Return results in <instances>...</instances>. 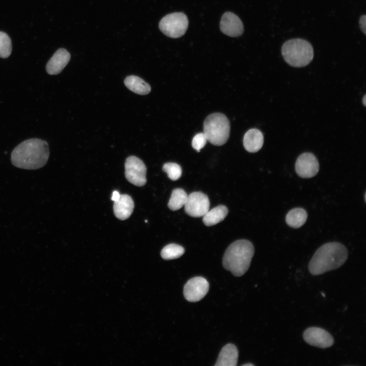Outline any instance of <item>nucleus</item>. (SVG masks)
<instances>
[{"label": "nucleus", "mask_w": 366, "mask_h": 366, "mask_svg": "<svg viewBox=\"0 0 366 366\" xmlns=\"http://www.w3.org/2000/svg\"><path fill=\"white\" fill-rule=\"evenodd\" d=\"M49 156V146L47 142L32 138L23 141L13 149L11 160L16 167L35 170L43 167Z\"/></svg>", "instance_id": "1"}, {"label": "nucleus", "mask_w": 366, "mask_h": 366, "mask_svg": "<svg viewBox=\"0 0 366 366\" xmlns=\"http://www.w3.org/2000/svg\"><path fill=\"white\" fill-rule=\"evenodd\" d=\"M348 258V251L342 243L328 242L321 246L309 264L310 272L314 276L323 274L341 267Z\"/></svg>", "instance_id": "2"}, {"label": "nucleus", "mask_w": 366, "mask_h": 366, "mask_svg": "<svg viewBox=\"0 0 366 366\" xmlns=\"http://www.w3.org/2000/svg\"><path fill=\"white\" fill-rule=\"evenodd\" d=\"M254 251L251 241L246 239L235 241L227 248L224 254L223 267L234 276L243 275L250 267Z\"/></svg>", "instance_id": "3"}, {"label": "nucleus", "mask_w": 366, "mask_h": 366, "mask_svg": "<svg viewBox=\"0 0 366 366\" xmlns=\"http://www.w3.org/2000/svg\"><path fill=\"white\" fill-rule=\"evenodd\" d=\"M285 61L293 67H303L309 65L314 56L313 48L307 41L293 39L285 42L282 47Z\"/></svg>", "instance_id": "4"}, {"label": "nucleus", "mask_w": 366, "mask_h": 366, "mask_svg": "<svg viewBox=\"0 0 366 366\" xmlns=\"http://www.w3.org/2000/svg\"><path fill=\"white\" fill-rule=\"evenodd\" d=\"M230 125L228 118L221 113L209 115L203 123V133L207 140L213 145L221 146L228 140Z\"/></svg>", "instance_id": "5"}, {"label": "nucleus", "mask_w": 366, "mask_h": 366, "mask_svg": "<svg viewBox=\"0 0 366 366\" xmlns=\"http://www.w3.org/2000/svg\"><path fill=\"white\" fill-rule=\"evenodd\" d=\"M187 16L182 12H175L164 16L160 21V30L166 36L177 38L183 36L188 26Z\"/></svg>", "instance_id": "6"}, {"label": "nucleus", "mask_w": 366, "mask_h": 366, "mask_svg": "<svg viewBox=\"0 0 366 366\" xmlns=\"http://www.w3.org/2000/svg\"><path fill=\"white\" fill-rule=\"evenodd\" d=\"M126 179L135 186L141 187L146 182V167L143 162L135 156L127 158L125 164Z\"/></svg>", "instance_id": "7"}, {"label": "nucleus", "mask_w": 366, "mask_h": 366, "mask_svg": "<svg viewBox=\"0 0 366 366\" xmlns=\"http://www.w3.org/2000/svg\"><path fill=\"white\" fill-rule=\"evenodd\" d=\"M184 206L187 214L198 218L203 217L209 210L210 203L206 195L201 192H195L188 195Z\"/></svg>", "instance_id": "8"}, {"label": "nucleus", "mask_w": 366, "mask_h": 366, "mask_svg": "<svg viewBox=\"0 0 366 366\" xmlns=\"http://www.w3.org/2000/svg\"><path fill=\"white\" fill-rule=\"evenodd\" d=\"M209 289L207 281L201 277H196L190 279L184 287V295L190 302H197L202 299Z\"/></svg>", "instance_id": "9"}, {"label": "nucleus", "mask_w": 366, "mask_h": 366, "mask_svg": "<svg viewBox=\"0 0 366 366\" xmlns=\"http://www.w3.org/2000/svg\"><path fill=\"white\" fill-rule=\"evenodd\" d=\"M303 339L308 344L320 348H327L334 343L332 336L325 329L318 327H310L303 333Z\"/></svg>", "instance_id": "10"}, {"label": "nucleus", "mask_w": 366, "mask_h": 366, "mask_svg": "<svg viewBox=\"0 0 366 366\" xmlns=\"http://www.w3.org/2000/svg\"><path fill=\"white\" fill-rule=\"evenodd\" d=\"M319 164L317 158L311 152H304L297 159L295 163V171L297 175L302 178H311L319 171Z\"/></svg>", "instance_id": "11"}, {"label": "nucleus", "mask_w": 366, "mask_h": 366, "mask_svg": "<svg viewBox=\"0 0 366 366\" xmlns=\"http://www.w3.org/2000/svg\"><path fill=\"white\" fill-rule=\"evenodd\" d=\"M220 29L224 34L235 37L242 34L243 25L237 16L232 12H227L221 18Z\"/></svg>", "instance_id": "12"}, {"label": "nucleus", "mask_w": 366, "mask_h": 366, "mask_svg": "<svg viewBox=\"0 0 366 366\" xmlns=\"http://www.w3.org/2000/svg\"><path fill=\"white\" fill-rule=\"evenodd\" d=\"M70 53L64 48L58 49L51 57L46 66V70L49 75L60 73L70 59Z\"/></svg>", "instance_id": "13"}, {"label": "nucleus", "mask_w": 366, "mask_h": 366, "mask_svg": "<svg viewBox=\"0 0 366 366\" xmlns=\"http://www.w3.org/2000/svg\"><path fill=\"white\" fill-rule=\"evenodd\" d=\"M134 203L131 196L122 194L118 200L114 202L113 211L115 217L120 220L129 218L132 214Z\"/></svg>", "instance_id": "14"}, {"label": "nucleus", "mask_w": 366, "mask_h": 366, "mask_svg": "<svg viewBox=\"0 0 366 366\" xmlns=\"http://www.w3.org/2000/svg\"><path fill=\"white\" fill-rule=\"evenodd\" d=\"M263 142L264 138L262 133L256 129H250L243 136V146L250 152L258 151L263 146Z\"/></svg>", "instance_id": "15"}, {"label": "nucleus", "mask_w": 366, "mask_h": 366, "mask_svg": "<svg viewBox=\"0 0 366 366\" xmlns=\"http://www.w3.org/2000/svg\"><path fill=\"white\" fill-rule=\"evenodd\" d=\"M238 357L236 347L232 344H228L222 349L218 357L215 366H235Z\"/></svg>", "instance_id": "16"}, {"label": "nucleus", "mask_w": 366, "mask_h": 366, "mask_svg": "<svg viewBox=\"0 0 366 366\" xmlns=\"http://www.w3.org/2000/svg\"><path fill=\"white\" fill-rule=\"evenodd\" d=\"M228 213L226 206L220 205L208 210L203 216V222L207 226H211L224 220Z\"/></svg>", "instance_id": "17"}, {"label": "nucleus", "mask_w": 366, "mask_h": 366, "mask_svg": "<svg viewBox=\"0 0 366 366\" xmlns=\"http://www.w3.org/2000/svg\"><path fill=\"white\" fill-rule=\"evenodd\" d=\"M126 87L135 94L145 95L151 90L150 85L141 78L131 75L127 77L124 81Z\"/></svg>", "instance_id": "18"}, {"label": "nucleus", "mask_w": 366, "mask_h": 366, "mask_svg": "<svg viewBox=\"0 0 366 366\" xmlns=\"http://www.w3.org/2000/svg\"><path fill=\"white\" fill-rule=\"evenodd\" d=\"M308 214L304 209L294 208L287 213L286 222L291 227L298 228L305 223Z\"/></svg>", "instance_id": "19"}, {"label": "nucleus", "mask_w": 366, "mask_h": 366, "mask_svg": "<svg viewBox=\"0 0 366 366\" xmlns=\"http://www.w3.org/2000/svg\"><path fill=\"white\" fill-rule=\"evenodd\" d=\"M188 197L186 192L182 189H174L168 203L170 209L173 211L178 210L185 205Z\"/></svg>", "instance_id": "20"}, {"label": "nucleus", "mask_w": 366, "mask_h": 366, "mask_svg": "<svg viewBox=\"0 0 366 366\" xmlns=\"http://www.w3.org/2000/svg\"><path fill=\"white\" fill-rule=\"evenodd\" d=\"M185 252L184 248L175 243H170L164 247L161 251V255L165 260L176 259L181 256Z\"/></svg>", "instance_id": "21"}, {"label": "nucleus", "mask_w": 366, "mask_h": 366, "mask_svg": "<svg viewBox=\"0 0 366 366\" xmlns=\"http://www.w3.org/2000/svg\"><path fill=\"white\" fill-rule=\"evenodd\" d=\"M11 52L12 42L10 38L6 33L0 31V57H8Z\"/></svg>", "instance_id": "22"}, {"label": "nucleus", "mask_w": 366, "mask_h": 366, "mask_svg": "<svg viewBox=\"0 0 366 366\" xmlns=\"http://www.w3.org/2000/svg\"><path fill=\"white\" fill-rule=\"evenodd\" d=\"M163 170L165 172L168 177L172 180L178 179L181 175V167L176 163L168 162L164 164Z\"/></svg>", "instance_id": "23"}, {"label": "nucleus", "mask_w": 366, "mask_h": 366, "mask_svg": "<svg viewBox=\"0 0 366 366\" xmlns=\"http://www.w3.org/2000/svg\"><path fill=\"white\" fill-rule=\"evenodd\" d=\"M207 141V139L203 133H198L192 139V147L199 152L205 146Z\"/></svg>", "instance_id": "24"}, {"label": "nucleus", "mask_w": 366, "mask_h": 366, "mask_svg": "<svg viewBox=\"0 0 366 366\" xmlns=\"http://www.w3.org/2000/svg\"><path fill=\"white\" fill-rule=\"evenodd\" d=\"M360 28L361 31L365 35L366 33V16L365 15L360 17L359 21Z\"/></svg>", "instance_id": "25"}, {"label": "nucleus", "mask_w": 366, "mask_h": 366, "mask_svg": "<svg viewBox=\"0 0 366 366\" xmlns=\"http://www.w3.org/2000/svg\"><path fill=\"white\" fill-rule=\"evenodd\" d=\"M120 196V194L117 191H114L112 193V197H111V200L113 201L114 202L118 200Z\"/></svg>", "instance_id": "26"}, {"label": "nucleus", "mask_w": 366, "mask_h": 366, "mask_svg": "<svg viewBox=\"0 0 366 366\" xmlns=\"http://www.w3.org/2000/svg\"><path fill=\"white\" fill-rule=\"evenodd\" d=\"M246 365H254V364L252 363H249L244 364L242 365V366H246Z\"/></svg>", "instance_id": "27"}, {"label": "nucleus", "mask_w": 366, "mask_h": 366, "mask_svg": "<svg viewBox=\"0 0 366 366\" xmlns=\"http://www.w3.org/2000/svg\"><path fill=\"white\" fill-rule=\"evenodd\" d=\"M365 96L364 95V98H363V104H364V105H365Z\"/></svg>", "instance_id": "28"}]
</instances>
